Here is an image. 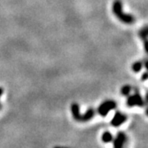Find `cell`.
I'll return each mask as SVG.
<instances>
[{
    "instance_id": "1",
    "label": "cell",
    "mask_w": 148,
    "mask_h": 148,
    "mask_svg": "<svg viewBox=\"0 0 148 148\" xmlns=\"http://www.w3.org/2000/svg\"><path fill=\"white\" fill-rule=\"evenodd\" d=\"M71 113L73 119L77 122H88L95 116V111L93 108H89L84 114H81L80 107L77 103H73L71 105Z\"/></svg>"
},
{
    "instance_id": "2",
    "label": "cell",
    "mask_w": 148,
    "mask_h": 148,
    "mask_svg": "<svg viewBox=\"0 0 148 148\" xmlns=\"http://www.w3.org/2000/svg\"><path fill=\"white\" fill-rule=\"evenodd\" d=\"M112 9L114 14L116 16V17L122 22L125 24H132L135 21V18L132 15L124 13L123 12V4L120 0H115L113 3Z\"/></svg>"
},
{
    "instance_id": "3",
    "label": "cell",
    "mask_w": 148,
    "mask_h": 148,
    "mask_svg": "<svg viewBox=\"0 0 148 148\" xmlns=\"http://www.w3.org/2000/svg\"><path fill=\"white\" fill-rule=\"evenodd\" d=\"M117 104L114 101L112 100H107L102 102L99 107L97 108V113L102 117L106 116L109 112L110 110H113L116 108Z\"/></svg>"
},
{
    "instance_id": "4",
    "label": "cell",
    "mask_w": 148,
    "mask_h": 148,
    "mask_svg": "<svg viewBox=\"0 0 148 148\" xmlns=\"http://www.w3.org/2000/svg\"><path fill=\"white\" fill-rule=\"evenodd\" d=\"M127 105L128 107H134V106L143 107L145 106L144 100L143 99L142 95H140L138 89H135V93L133 95L128 96L127 100Z\"/></svg>"
},
{
    "instance_id": "5",
    "label": "cell",
    "mask_w": 148,
    "mask_h": 148,
    "mask_svg": "<svg viewBox=\"0 0 148 148\" xmlns=\"http://www.w3.org/2000/svg\"><path fill=\"white\" fill-rule=\"evenodd\" d=\"M114 148H124V145L127 143V135L123 132H119L116 137L113 139Z\"/></svg>"
},
{
    "instance_id": "6",
    "label": "cell",
    "mask_w": 148,
    "mask_h": 148,
    "mask_svg": "<svg viewBox=\"0 0 148 148\" xmlns=\"http://www.w3.org/2000/svg\"><path fill=\"white\" fill-rule=\"evenodd\" d=\"M126 120H127V116L125 114H122L121 112L117 111L113 117L112 120L110 121V123L114 127H119Z\"/></svg>"
},
{
    "instance_id": "7",
    "label": "cell",
    "mask_w": 148,
    "mask_h": 148,
    "mask_svg": "<svg viewBox=\"0 0 148 148\" xmlns=\"http://www.w3.org/2000/svg\"><path fill=\"white\" fill-rule=\"evenodd\" d=\"M114 139V136L112 135V133L109 131H106L103 134L101 137V140L104 143H110L111 142H113Z\"/></svg>"
},
{
    "instance_id": "8",
    "label": "cell",
    "mask_w": 148,
    "mask_h": 148,
    "mask_svg": "<svg viewBox=\"0 0 148 148\" xmlns=\"http://www.w3.org/2000/svg\"><path fill=\"white\" fill-rule=\"evenodd\" d=\"M132 86H129V85H125V86H123V87L121 88V94L123 95H124V96H127V95H129V93L131 92V90H132Z\"/></svg>"
},
{
    "instance_id": "9",
    "label": "cell",
    "mask_w": 148,
    "mask_h": 148,
    "mask_svg": "<svg viewBox=\"0 0 148 148\" xmlns=\"http://www.w3.org/2000/svg\"><path fill=\"white\" fill-rule=\"evenodd\" d=\"M143 64L142 62H140V61H138V62H136V63H134V64H132V71L134 72V73H138V72H140L142 69H143Z\"/></svg>"
},
{
    "instance_id": "10",
    "label": "cell",
    "mask_w": 148,
    "mask_h": 148,
    "mask_svg": "<svg viewBox=\"0 0 148 148\" xmlns=\"http://www.w3.org/2000/svg\"><path fill=\"white\" fill-rule=\"evenodd\" d=\"M138 35H139L140 37L148 36V26H146V27H143V29L139 32Z\"/></svg>"
},
{
    "instance_id": "11",
    "label": "cell",
    "mask_w": 148,
    "mask_h": 148,
    "mask_svg": "<svg viewBox=\"0 0 148 148\" xmlns=\"http://www.w3.org/2000/svg\"><path fill=\"white\" fill-rule=\"evenodd\" d=\"M141 39L143 40V44H144V49L148 53V36L141 37Z\"/></svg>"
},
{
    "instance_id": "12",
    "label": "cell",
    "mask_w": 148,
    "mask_h": 148,
    "mask_svg": "<svg viewBox=\"0 0 148 148\" xmlns=\"http://www.w3.org/2000/svg\"><path fill=\"white\" fill-rule=\"evenodd\" d=\"M148 79V73H145L142 76V81H146Z\"/></svg>"
},
{
    "instance_id": "13",
    "label": "cell",
    "mask_w": 148,
    "mask_h": 148,
    "mask_svg": "<svg viewBox=\"0 0 148 148\" xmlns=\"http://www.w3.org/2000/svg\"><path fill=\"white\" fill-rule=\"evenodd\" d=\"M144 100V104H145V106L146 105H148V91L147 92V94L145 95V99H143Z\"/></svg>"
},
{
    "instance_id": "14",
    "label": "cell",
    "mask_w": 148,
    "mask_h": 148,
    "mask_svg": "<svg viewBox=\"0 0 148 148\" xmlns=\"http://www.w3.org/2000/svg\"><path fill=\"white\" fill-rule=\"evenodd\" d=\"M144 65H145V68H146V69H147V70L148 71V60L144 61Z\"/></svg>"
},
{
    "instance_id": "15",
    "label": "cell",
    "mask_w": 148,
    "mask_h": 148,
    "mask_svg": "<svg viewBox=\"0 0 148 148\" xmlns=\"http://www.w3.org/2000/svg\"><path fill=\"white\" fill-rule=\"evenodd\" d=\"M3 89L2 87H0V97L3 95Z\"/></svg>"
},
{
    "instance_id": "16",
    "label": "cell",
    "mask_w": 148,
    "mask_h": 148,
    "mask_svg": "<svg viewBox=\"0 0 148 148\" xmlns=\"http://www.w3.org/2000/svg\"><path fill=\"white\" fill-rule=\"evenodd\" d=\"M53 148H70V147H60V146H56V147H54Z\"/></svg>"
},
{
    "instance_id": "17",
    "label": "cell",
    "mask_w": 148,
    "mask_h": 148,
    "mask_svg": "<svg viewBox=\"0 0 148 148\" xmlns=\"http://www.w3.org/2000/svg\"><path fill=\"white\" fill-rule=\"evenodd\" d=\"M146 114L148 116V107H147V110H146Z\"/></svg>"
},
{
    "instance_id": "18",
    "label": "cell",
    "mask_w": 148,
    "mask_h": 148,
    "mask_svg": "<svg viewBox=\"0 0 148 148\" xmlns=\"http://www.w3.org/2000/svg\"><path fill=\"white\" fill-rule=\"evenodd\" d=\"M1 109H2V104L0 103V110H1Z\"/></svg>"
}]
</instances>
